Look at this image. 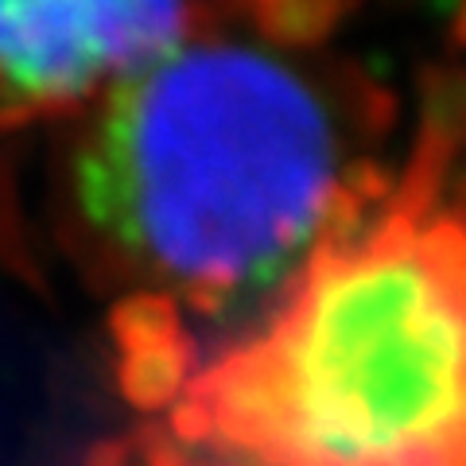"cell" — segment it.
Instances as JSON below:
<instances>
[{
    "mask_svg": "<svg viewBox=\"0 0 466 466\" xmlns=\"http://www.w3.org/2000/svg\"><path fill=\"white\" fill-rule=\"evenodd\" d=\"M392 187L272 323L86 466H466V218Z\"/></svg>",
    "mask_w": 466,
    "mask_h": 466,
    "instance_id": "obj_1",
    "label": "cell"
},
{
    "mask_svg": "<svg viewBox=\"0 0 466 466\" xmlns=\"http://www.w3.org/2000/svg\"><path fill=\"white\" fill-rule=\"evenodd\" d=\"M334 164V121L303 75L241 43L171 47L70 140L66 238L101 276L218 315L299 260Z\"/></svg>",
    "mask_w": 466,
    "mask_h": 466,
    "instance_id": "obj_2",
    "label": "cell"
},
{
    "mask_svg": "<svg viewBox=\"0 0 466 466\" xmlns=\"http://www.w3.org/2000/svg\"><path fill=\"white\" fill-rule=\"evenodd\" d=\"M187 0H0V128L86 106L179 47Z\"/></svg>",
    "mask_w": 466,
    "mask_h": 466,
    "instance_id": "obj_3",
    "label": "cell"
},
{
    "mask_svg": "<svg viewBox=\"0 0 466 466\" xmlns=\"http://www.w3.org/2000/svg\"><path fill=\"white\" fill-rule=\"evenodd\" d=\"M195 373L191 339L116 350V389L137 412H167Z\"/></svg>",
    "mask_w": 466,
    "mask_h": 466,
    "instance_id": "obj_4",
    "label": "cell"
},
{
    "mask_svg": "<svg viewBox=\"0 0 466 466\" xmlns=\"http://www.w3.org/2000/svg\"><path fill=\"white\" fill-rule=\"evenodd\" d=\"M241 5L257 32L288 47H311L342 20V0H241Z\"/></svg>",
    "mask_w": 466,
    "mask_h": 466,
    "instance_id": "obj_5",
    "label": "cell"
},
{
    "mask_svg": "<svg viewBox=\"0 0 466 466\" xmlns=\"http://www.w3.org/2000/svg\"><path fill=\"white\" fill-rule=\"evenodd\" d=\"M420 140H431L447 152H459L466 144V70L443 66L428 75Z\"/></svg>",
    "mask_w": 466,
    "mask_h": 466,
    "instance_id": "obj_6",
    "label": "cell"
},
{
    "mask_svg": "<svg viewBox=\"0 0 466 466\" xmlns=\"http://www.w3.org/2000/svg\"><path fill=\"white\" fill-rule=\"evenodd\" d=\"M451 35H455V43H462V47H466V0H459V8H455V20H451Z\"/></svg>",
    "mask_w": 466,
    "mask_h": 466,
    "instance_id": "obj_7",
    "label": "cell"
}]
</instances>
